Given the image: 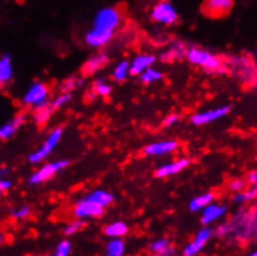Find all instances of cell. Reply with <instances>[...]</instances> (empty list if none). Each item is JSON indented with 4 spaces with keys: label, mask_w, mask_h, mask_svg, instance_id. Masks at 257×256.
I'll use <instances>...</instances> for the list:
<instances>
[{
    "label": "cell",
    "mask_w": 257,
    "mask_h": 256,
    "mask_svg": "<svg viewBox=\"0 0 257 256\" xmlns=\"http://www.w3.org/2000/svg\"><path fill=\"white\" fill-rule=\"evenodd\" d=\"M187 60L190 64L196 66L203 67L204 70L209 72H224V62L216 55H212L211 52L203 50L199 48L188 49Z\"/></svg>",
    "instance_id": "1"
},
{
    "label": "cell",
    "mask_w": 257,
    "mask_h": 256,
    "mask_svg": "<svg viewBox=\"0 0 257 256\" xmlns=\"http://www.w3.org/2000/svg\"><path fill=\"white\" fill-rule=\"evenodd\" d=\"M229 224V235L236 234L238 237L251 239L257 235V211L241 213Z\"/></svg>",
    "instance_id": "2"
},
{
    "label": "cell",
    "mask_w": 257,
    "mask_h": 256,
    "mask_svg": "<svg viewBox=\"0 0 257 256\" xmlns=\"http://www.w3.org/2000/svg\"><path fill=\"white\" fill-rule=\"evenodd\" d=\"M122 15L117 8L107 7L98 10L93 18V29L103 31H114L119 26Z\"/></svg>",
    "instance_id": "3"
},
{
    "label": "cell",
    "mask_w": 257,
    "mask_h": 256,
    "mask_svg": "<svg viewBox=\"0 0 257 256\" xmlns=\"http://www.w3.org/2000/svg\"><path fill=\"white\" fill-rule=\"evenodd\" d=\"M62 135H64V130L61 127H57L47 136L46 141L44 142V145L39 148L38 151H35L34 153H31L29 156V161L31 163L36 164V163H40L43 162L44 159H46L47 157L50 156V153L56 148V146L59 145L60 141H61Z\"/></svg>",
    "instance_id": "4"
},
{
    "label": "cell",
    "mask_w": 257,
    "mask_h": 256,
    "mask_svg": "<svg viewBox=\"0 0 257 256\" xmlns=\"http://www.w3.org/2000/svg\"><path fill=\"white\" fill-rule=\"evenodd\" d=\"M234 4L235 0H204L201 13L211 19H221L231 13Z\"/></svg>",
    "instance_id": "5"
},
{
    "label": "cell",
    "mask_w": 257,
    "mask_h": 256,
    "mask_svg": "<svg viewBox=\"0 0 257 256\" xmlns=\"http://www.w3.org/2000/svg\"><path fill=\"white\" fill-rule=\"evenodd\" d=\"M70 164H71V161H69V159H61V161L47 163L44 167H41L38 172H35V173L30 177L29 183H30L31 185L41 184V183L46 182V180H49L54 176H56L59 172L64 171V169L67 168Z\"/></svg>",
    "instance_id": "6"
},
{
    "label": "cell",
    "mask_w": 257,
    "mask_h": 256,
    "mask_svg": "<svg viewBox=\"0 0 257 256\" xmlns=\"http://www.w3.org/2000/svg\"><path fill=\"white\" fill-rule=\"evenodd\" d=\"M104 209L106 208L85 197L78 200L73 206V215L77 219L101 218L104 215Z\"/></svg>",
    "instance_id": "7"
},
{
    "label": "cell",
    "mask_w": 257,
    "mask_h": 256,
    "mask_svg": "<svg viewBox=\"0 0 257 256\" xmlns=\"http://www.w3.org/2000/svg\"><path fill=\"white\" fill-rule=\"evenodd\" d=\"M151 18L153 22L163 25H172L178 20L177 9L170 3L161 2L152 10Z\"/></svg>",
    "instance_id": "8"
},
{
    "label": "cell",
    "mask_w": 257,
    "mask_h": 256,
    "mask_svg": "<svg viewBox=\"0 0 257 256\" xmlns=\"http://www.w3.org/2000/svg\"><path fill=\"white\" fill-rule=\"evenodd\" d=\"M49 101V87L43 82H34L23 97L26 106H39Z\"/></svg>",
    "instance_id": "9"
},
{
    "label": "cell",
    "mask_w": 257,
    "mask_h": 256,
    "mask_svg": "<svg viewBox=\"0 0 257 256\" xmlns=\"http://www.w3.org/2000/svg\"><path fill=\"white\" fill-rule=\"evenodd\" d=\"M230 112V106H221L216 107V108L208 109L205 112H200V113H196L191 117V122H193L195 126H204V124L211 123V122L216 121V119L222 118V117L226 116Z\"/></svg>",
    "instance_id": "10"
},
{
    "label": "cell",
    "mask_w": 257,
    "mask_h": 256,
    "mask_svg": "<svg viewBox=\"0 0 257 256\" xmlns=\"http://www.w3.org/2000/svg\"><path fill=\"white\" fill-rule=\"evenodd\" d=\"M212 235H214V231H212L211 229L209 228L200 229V230L198 231V234H196V236L194 237L193 241L185 246L183 254L185 256H194L199 254V252L204 249V246L208 244V241L210 240Z\"/></svg>",
    "instance_id": "11"
},
{
    "label": "cell",
    "mask_w": 257,
    "mask_h": 256,
    "mask_svg": "<svg viewBox=\"0 0 257 256\" xmlns=\"http://www.w3.org/2000/svg\"><path fill=\"white\" fill-rule=\"evenodd\" d=\"M179 143L177 141H161V142H154L151 145L146 146L143 148V153L147 156H164V154H169L174 151L178 150Z\"/></svg>",
    "instance_id": "12"
},
{
    "label": "cell",
    "mask_w": 257,
    "mask_h": 256,
    "mask_svg": "<svg viewBox=\"0 0 257 256\" xmlns=\"http://www.w3.org/2000/svg\"><path fill=\"white\" fill-rule=\"evenodd\" d=\"M112 38H113V31H103L92 28L85 35V43L91 48H102L107 45Z\"/></svg>",
    "instance_id": "13"
},
{
    "label": "cell",
    "mask_w": 257,
    "mask_h": 256,
    "mask_svg": "<svg viewBox=\"0 0 257 256\" xmlns=\"http://www.w3.org/2000/svg\"><path fill=\"white\" fill-rule=\"evenodd\" d=\"M109 62V57L107 52H98V54L92 55L87 61L85 62L82 67V74L85 76H90V75L96 74L97 71L102 70L103 67L107 66Z\"/></svg>",
    "instance_id": "14"
},
{
    "label": "cell",
    "mask_w": 257,
    "mask_h": 256,
    "mask_svg": "<svg viewBox=\"0 0 257 256\" xmlns=\"http://www.w3.org/2000/svg\"><path fill=\"white\" fill-rule=\"evenodd\" d=\"M189 166H190V159L182 158L178 162H173V163H168L159 167L156 171V177L157 178H167V177L175 176V174L187 169Z\"/></svg>",
    "instance_id": "15"
},
{
    "label": "cell",
    "mask_w": 257,
    "mask_h": 256,
    "mask_svg": "<svg viewBox=\"0 0 257 256\" xmlns=\"http://www.w3.org/2000/svg\"><path fill=\"white\" fill-rule=\"evenodd\" d=\"M156 60L157 57L154 56V55H138V56H136L135 59H133L132 64H130V75H132V76L141 75L142 72L146 71L148 67H151L152 65L156 62Z\"/></svg>",
    "instance_id": "16"
},
{
    "label": "cell",
    "mask_w": 257,
    "mask_h": 256,
    "mask_svg": "<svg viewBox=\"0 0 257 256\" xmlns=\"http://www.w3.org/2000/svg\"><path fill=\"white\" fill-rule=\"evenodd\" d=\"M25 114L20 113L18 114V116H15L13 119H10L9 122L3 124V126L0 127V140L8 141L9 138H12L13 136L18 132V130L25 123Z\"/></svg>",
    "instance_id": "17"
},
{
    "label": "cell",
    "mask_w": 257,
    "mask_h": 256,
    "mask_svg": "<svg viewBox=\"0 0 257 256\" xmlns=\"http://www.w3.org/2000/svg\"><path fill=\"white\" fill-rule=\"evenodd\" d=\"M226 211V208L224 205L219 204H212L210 203L209 205H206L203 209V215H201V224L203 225H209L212 221H215L216 219L221 218L222 215Z\"/></svg>",
    "instance_id": "18"
},
{
    "label": "cell",
    "mask_w": 257,
    "mask_h": 256,
    "mask_svg": "<svg viewBox=\"0 0 257 256\" xmlns=\"http://www.w3.org/2000/svg\"><path fill=\"white\" fill-rule=\"evenodd\" d=\"M52 109L51 103L50 101H46V102L39 104V106L34 107V121L38 126H45L47 122L50 121L52 116Z\"/></svg>",
    "instance_id": "19"
},
{
    "label": "cell",
    "mask_w": 257,
    "mask_h": 256,
    "mask_svg": "<svg viewBox=\"0 0 257 256\" xmlns=\"http://www.w3.org/2000/svg\"><path fill=\"white\" fill-rule=\"evenodd\" d=\"M187 46L183 43H174L170 46L169 50L164 51L161 55V60L163 62H174L180 60L182 57H184L187 55Z\"/></svg>",
    "instance_id": "20"
},
{
    "label": "cell",
    "mask_w": 257,
    "mask_h": 256,
    "mask_svg": "<svg viewBox=\"0 0 257 256\" xmlns=\"http://www.w3.org/2000/svg\"><path fill=\"white\" fill-rule=\"evenodd\" d=\"M128 231H130V228L123 221H114L103 228L104 235L108 237H123L128 234Z\"/></svg>",
    "instance_id": "21"
},
{
    "label": "cell",
    "mask_w": 257,
    "mask_h": 256,
    "mask_svg": "<svg viewBox=\"0 0 257 256\" xmlns=\"http://www.w3.org/2000/svg\"><path fill=\"white\" fill-rule=\"evenodd\" d=\"M149 251L153 252V254L156 255L167 256V255L174 254V247L172 246L169 240L158 239V240H154V241L149 245Z\"/></svg>",
    "instance_id": "22"
},
{
    "label": "cell",
    "mask_w": 257,
    "mask_h": 256,
    "mask_svg": "<svg viewBox=\"0 0 257 256\" xmlns=\"http://www.w3.org/2000/svg\"><path fill=\"white\" fill-rule=\"evenodd\" d=\"M86 198L93 200L94 203L102 205L103 208H107V206L111 205L112 203H113V199H114L113 194H111V193H108L107 190H103V189L94 190V192L86 195Z\"/></svg>",
    "instance_id": "23"
},
{
    "label": "cell",
    "mask_w": 257,
    "mask_h": 256,
    "mask_svg": "<svg viewBox=\"0 0 257 256\" xmlns=\"http://www.w3.org/2000/svg\"><path fill=\"white\" fill-rule=\"evenodd\" d=\"M0 78L3 83L9 82L13 78V64L9 54H5L0 57Z\"/></svg>",
    "instance_id": "24"
},
{
    "label": "cell",
    "mask_w": 257,
    "mask_h": 256,
    "mask_svg": "<svg viewBox=\"0 0 257 256\" xmlns=\"http://www.w3.org/2000/svg\"><path fill=\"white\" fill-rule=\"evenodd\" d=\"M215 195L212 193H205V194H201L199 197H195L193 200L190 202L189 204V209L190 211H199V210H203L206 205H209L210 203H212L214 200Z\"/></svg>",
    "instance_id": "25"
},
{
    "label": "cell",
    "mask_w": 257,
    "mask_h": 256,
    "mask_svg": "<svg viewBox=\"0 0 257 256\" xmlns=\"http://www.w3.org/2000/svg\"><path fill=\"white\" fill-rule=\"evenodd\" d=\"M125 244L120 237H112L106 246V252L108 256H122L124 254Z\"/></svg>",
    "instance_id": "26"
},
{
    "label": "cell",
    "mask_w": 257,
    "mask_h": 256,
    "mask_svg": "<svg viewBox=\"0 0 257 256\" xmlns=\"http://www.w3.org/2000/svg\"><path fill=\"white\" fill-rule=\"evenodd\" d=\"M111 92H112L111 85H108V83H107L104 80L98 78V80H96L93 82L92 91H91V96H92V98L97 97V96L106 97V96L111 95Z\"/></svg>",
    "instance_id": "27"
},
{
    "label": "cell",
    "mask_w": 257,
    "mask_h": 256,
    "mask_svg": "<svg viewBox=\"0 0 257 256\" xmlns=\"http://www.w3.org/2000/svg\"><path fill=\"white\" fill-rule=\"evenodd\" d=\"M163 78V74H162L159 70L153 69V67H148L146 71H143L141 74V81L146 85H149V83L157 82V81L162 80Z\"/></svg>",
    "instance_id": "28"
},
{
    "label": "cell",
    "mask_w": 257,
    "mask_h": 256,
    "mask_svg": "<svg viewBox=\"0 0 257 256\" xmlns=\"http://www.w3.org/2000/svg\"><path fill=\"white\" fill-rule=\"evenodd\" d=\"M130 75V62L127 60H123L114 67L113 70V78L117 82H123Z\"/></svg>",
    "instance_id": "29"
},
{
    "label": "cell",
    "mask_w": 257,
    "mask_h": 256,
    "mask_svg": "<svg viewBox=\"0 0 257 256\" xmlns=\"http://www.w3.org/2000/svg\"><path fill=\"white\" fill-rule=\"evenodd\" d=\"M234 202H251V200L257 199V189L255 188H251V189H245L242 192L236 193L234 195Z\"/></svg>",
    "instance_id": "30"
},
{
    "label": "cell",
    "mask_w": 257,
    "mask_h": 256,
    "mask_svg": "<svg viewBox=\"0 0 257 256\" xmlns=\"http://www.w3.org/2000/svg\"><path fill=\"white\" fill-rule=\"evenodd\" d=\"M82 85H83L82 78L72 76L70 78H66V80L61 83V91L62 92H70V91L76 90V88H78Z\"/></svg>",
    "instance_id": "31"
},
{
    "label": "cell",
    "mask_w": 257,
    "mask_h": 256,
    "mask_svg": "<svg viewBox=\"0 0 257 256\" xmlns=\"http://www.w3.org/2000/svg\"><path fill=\"white\" fill-rule=\"evenodd\" d=\"M83 228H85V221H83V219H77V220H73L67 224L66 228L64 229V234L66 235V236H71V235L77 234V232L82 230Z\"/></svg>",
    "instance_id": "32"
},
{
    "label": "cell",
    "mask_w": 257,
    "mask_h": 256,
    "mask_svg": "<svg viewBox=\"0 0 257 256\" xmlns=\"http://www.w3.org/2000/svg\"><path fill=\"white\" fill-rule=\"evenodd\" d=\"M71 100H72V95H71L70 92H62L61 95H59L57 97H55L50 103H51L52 109H54V111H56V109L61 108V107H64L65 104L69 103Z\"/></svg>",
    "instance_id": "33"
},
{
    "label": "cell",
    "mask_w": 257,
    "mask_h": 256,
    "mask_svg": "<svg viewBox=\"0 0 257 256\" xmlns=\"http://www.w3.org/2000/svg\"><path fill=\"white\" fill-rule=\"evenodd\" d=\"M71 250H72V245L69 240H62L59 245L56 246V251L55 255L56 256H67L71 254Z\"/></svg>",
    "instance_id": "34"
},
{
    "label": "cell",
    "mask_w": 257,
    "mask_h": 256,
    "mask_svg": "<svg viewBox=\"0 0 257 256\" xmlns=\"http://www.w3.org/2000/svg\"><path fill=\"white\" fill-rule=\"evenodd\" d=\"M246 187H247V183L243 179H232L229 183V189L234 193L242 192L246 189Z\"/></svg>",
    "instance_id": "35"
},
{
    "label": "cell",
    "mask_w": 257,
    "mask_h": 256,
    "mask_svg": "<svg viewBox=\"0 0 257 256\" xmlns=\"http://www.w3.org/2000/svg\"><path fill=\"white\" fill-rule=\"evenodd\" d=\"M31 214V208L29 205H23L20 206V208L15 209V210H13L12 215L14 216L15 219H26L29 218Z\"/></svg>",
    "instance_id": "36"
},
{
    "label": "cell",
    "mask_w": 257,
    "mask_h": 256,
    "mask_svg": "<svg viewBox=\"0 0 257 256\" xmlns=\"http://www.w3.org/2000/svg\"><path fill=\"white\" fill-rule=\"evenodd\" d=\"M180 119V114L178 113H170L169 116H167L163 121V127L164 128H169L174 124H177Z\"/></svg>",
    "instance_id": "37"
},
{
    "label": "cell",
    "mask_w": 257,
    "mask_h": 256,
    "mask_svg": "<svg viewBox=\"0 0 257 256\" xmlns=\"http://www.w3.org/2000/svg\"><path fill=\"white\" fill-rule=\"evenodd\" d=\"M246 183L247 185H256L257 184V171H251L246 177Z\"/></svg>",
    "instance_id": "38"
},
{
    "label": "cell",
    "mask_w": 257,
    "mask_h": 256,
    "mask_svg": "<svg viewBox=\"0 0 257 256\" xmlns=\"http://www.w3.org/2000/svg\"><path fill=\"white\" fill-rule=\"evenodd\" d=\"M10 188H12V182H10L9 179H0V192H7Z\"/></svg>",
    "instance_id": "39"
},
{
    "label": "cell",
    "mask_w": 257,
    "mask_h": 256,
    "mask_svg": "<svg viewBox=\"0 0 257 256\" xmlns=\"http://www.w3.org/2000/svg\"><path fill=\"white\" fill-rule=\"evenodd\" d=\"M8 173H9V169L5 168V167H0V179L5 178Z\"/></svg>",
    "instance_id": "40"
},
{
    "label": "cell",
    "mask_w": 257,
    "mask_h": 256,
    "mask_svg": "<svg viewBox=\"0 0 257 256\" xmlns=\"http://www.w3.org/2000/svg\"><path fill=\"white\" fill-rule=\"evenodd\" d=\"M4 241H5V236L3 234H0V244H3Z\"/></svg>",
    "instance_id": "41"
},
{
    "label": "cell",
    "mask_w": 257,
    "mask_h": 256,
    "mask_svg": "<svg viewBox=\"0 0 257 256\" xmlns=\"http://www.w3.org/2000/svg\"><path fill=\"white\" fill-rule=\"evenodd\" d=\"M4 85V83H3V81H2V78H0V87H2V86Z\"/></svg>",
    "instance_id": "42"
},
{
    "label": "cell",
    "mask_w": 257,
    "mask_h": 256,
    "mask_svg": "<svg viewBox=\"0 0 257 256\" xmlns=\"http://www.w3.org/2000/svg\"><path fill=\"white\" fill-rule=\"evenodd\" d=\"M252 256H257V251H255V252H252V254H251Z\"/></svg>",
    "instance_id": "43"
},
{
    "label": "cell",
    "mask_w": 257,
    "mask_h": 256,
    "mask_svg": "<svg viewBox=\"0 0 257 256\" xmlns=\"http://www.w3.org/2000/svg\"><path fill=\"white\" fill-rule=\"evenodd\" d=\"M256 189H257V184H256Z\"/></svg>",
    "instance_id": "44"
},
{
    "label": "cell",
    "mask_w": 257,
    "mask_h": 256,
    "mask_svg": "<svg viewBox=\"0 0 257 256\" xmlns=\"http://www.w3.org/2000/svg\"><path fill=\"white\" fill-rule=\"evenodd\" d=\"M0 193H2V192H0Z\"/></svg>",
    "instance_id": "45"
}]
</instances>
